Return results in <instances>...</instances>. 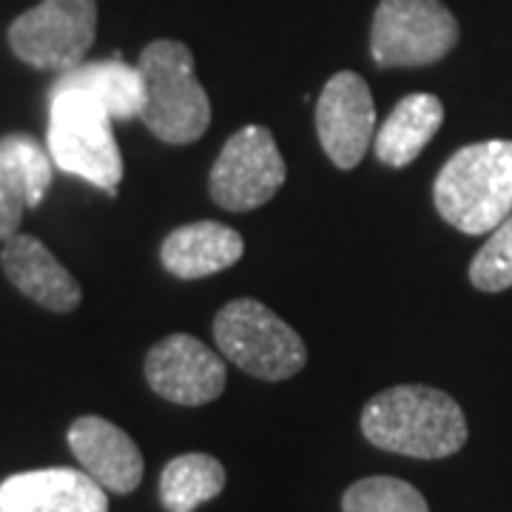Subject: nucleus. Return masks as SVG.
Segmentation results:
<instances>
[{"label": "nucleus", "mask_w": 512, "mask_h": 512, "mask_svg": "<svg viewBox=\"0 0 512 512\" xmlns=\"http://www.w3.org/2000/svg\"><path fill=\"white\" fill-rule=\"evenodd\" d=\"M362 433L379 450L410 458H447L467 441V419L453 396L424 384H399L367 402Z\"/></svg>", "instance_id": "1"}, {"label": "nucleus", "mask_w": 512, "mask_h": 512, "mask_svg": "<svg viewBox=\"0 0 512 512\" xmlns=\"http://www.w3.org/2000/svg\"><path fill=\"white\" fill-rule=\"evenodd\" d=\"M433 202L461 234H490L512 214V140L456 151L436 177Z\"/></svg>", "instance_id": "2"}, {"label": "nucleus", "mask_w": 512, "mask_h": 512, "mask_svg": "<svg viewBox=\"0 0 512 512\" xmlns=\"http://www.w3.org/2000/svg\"><path fill=\"white\" fill-rule=\"evenodd\" d=\"M146 103L140 120L168 146L197 143L211 126V103L194 72V55L177 40H154L137 60Z\"/></svg>", "instance_id": "3"}, {"label": "nucleus", "mask_w": 512, "mask_h": 512, "mask_svg": "<svg viewBox=\"0 0 512 512\" xmlns=\"http://www.w3.org/2000/svg\"><path fill=\"white\" fill-rule=\"evenodd\" d=\"M111 120L109 111L80 89L49 92L46 151L52 163L114 197L123 180V154L114 140Z\"/></svg>", "instance_id": "4"}, {"label": "nucleus", "mask_w": 512, "mask_h": 512, "mask_svg": "<svg viewBox=\"0 0 512 512\" xmlns=\"http://www.w3.org/2000/svg\"><path fill=\"white\" fill-rule=\"evenodd\" d=\"M220 353L248 376L285 382L308 362L302 336L256 299H234L214 319Z\"/></svg>", "instance_id": "5"}, {"label": "nucleus", "mask_w": 512, "mask_h": 512, "mask_svg": "<svg viewBox=\"0 0 512 512\" xmlns=\"http://www.w3.org/2000/svg\"><path fill=\"white\" fill-rule=\"evenodd\" d=\"M458 43V23L441 0H382L373 15L370 55L379 69L439 63Z\"/></svg>", "instance_id": "6"}, {"label": "nucleus", "mask_w": 512, "mask_h": 512, "mask_svg": "<svg viewBox=\"0 0 512 512\" xmlns=\"http://www.w3.org/2000/svg\"><path fill=\"white\" fill-rule=\"evenodd\" d=\"M97 35V0H43L23 12L12 29V52L46 72H69L83 63Z\"/></svg>", "instance_id": "7"}, {"label": "nucleus", "mask_w": 512, "mask_h": 512, "mask_svg": "<svg viewBox=\"0 0 512 512\" xmlns=\"http://www.w3.org/2000/svg\"><path fill=\"white\" fill-rule=\"evenodd\" d=\"M285 160L265 126H245L222 146L208 177L211 200L225 211H254L285 183Z\"/></svg>", "instance_id": "8"}, {"label": "nucleus", "mask_w": 512, "mask_h": 512, "mask_svg": "<svg viewBox=\"0 0 512 512\" xmlns=\"http://www.w3.org/2000/svg\"><path fill=\"white\" fill-rule=\"evenodd\" d=\"M146 379L168 402L200 407L220 399L228 373L220 353L188 333H171L148 350Z\"/></svg>", "instance_id": "9"}, {"label": "nucleus", "mask_w": 512, "mask_h": 512, "mask_svg": "<svg viewBox=\"0 0 512 512\" xmlns=\"http://www.w3.org/2000/svg\"><path fill=\"white\" fill-rule=\"evenodd\" d=\"M376 106L367 83L353 72H339L325 83L316 103V131L330 163L356 168L376 137Z\"/></svg>", "instance_id": "10"}, {"label": "nucleus", "mask_w": 512, "mask_h": 512, "mask_svg": "<svg viewBox=\"0 0 512 512\" xmlns=\"http://www.w3.org/2000/svg\"><path fill=\"white\" fill-rule=\"evenodd\" d=\"M69 447L83 473H89L106 493L126 495L140 487L146 470L143 453L117 424L100 416H83L69 427Z\"/></svg>", "instance_id": "11"}, {"label": "nucleus", "mask_w": 512, "mask_h": 512, "mask_svg": "<svg viewBox=\"0 0 512 512\" xmlns=\"http://www.w3.org/2000/svg\"><path fill=\"white\" fill-rule=\"evenodd\" d=\"M0 512H109V495L83 470H32L0 484Z\"/></svg>", "instance_id": "12"}, {"label": "nucleus", "mask_w": 512, "mask_h": 512, "mask_svg": "<svg viewBox=\"0 0 512 512\" xmlns=\"http://www.w3.org/2000/svg\"><path fill=\"white\" fill-rule=\"evenodd\" d=\"M52 157L29 134L0 137V239L18 234L23 214L37 208L52 185Z\"/></svg>", "instance_id": "13"}, {"label": "nucleus", "mask_w": 512, "mask_h": 512, "mask_svg": "<svg viewBox=\"0 0 512 512\" xmlns=\"http://www.w3.org/2000/svg\"><path fill=\"white\" fill-rule=\"evenodd\" d=\"M0 265H3V274L9 276V282L20 293H26L32 302L49 311L69 313L83 299L77 279L57 262L55 254L37 237L15 234L6 239Z\"/></svg>", "instance_id": "14"}, {"label": "nucleus", "mask_w": 512, "mask_h": 512, "mask_svg": "<svg viewBox=\"0 0 512 512\" xmlns=\"http://www.w3.org/2000/svg\"><path fill=\"white\" fill-rule=\"evenodd\" d=\"M245 251L239 231L222 222H191L165 237L160 262L177 279H202L237 265Z\"/></svg>", "instance_id": "15"}, {"label": "nucleus", "mask_w": 512, "mask_h": 512, "mask_svg": "<svg viewBox=\"0 0 512 512\" xmlns=\"http://www.w3.org/2000/svg\"><path fill=\"white\" fill-rule=\"evenodd\" d=\"M444 123V106L436 94H407L396 103L390 117L376 128L373 151L387 168L410 165L427 143L439 134Z\"/></svg>", "instance_id": "16"}, {"label": "nucleus", "mask_w": 512, "mask_h": 512, "mask_svg": "<svg viewBox=\"0 0 512 512\" xmlns=\"http://www.w3.org/2000/svg\"><path fill=\"white\" fill-rule=\"evenodd\" d=\"M52 89H80V92L94 97L114 120L140 117L143 103H146L143 77L134 66L123 63L120 55H114L111 60H100V63L74 66V69L57 77Z\"/></svg>", "instance_id": "17"}, {"label": "nucleus", "mask_w": 512, "mask_h": 512, "mask_svg": "<svg viewBox=\"0 0 512 512\" xmlns=\"http://www.w3.org/2000/svg\"><path fill=\"white\" fill-rule=\"evenodd\" d=\"M225 467L208 453L171 458L160 476V501L168 512H194L225 490Z\"/></svg>", "instance_id": "18"}, {"label": "nucleus", "mask_w": 512, "mask_h": 512, "mask_svg": "<svg viewBox=\"0 0 512 512\" xmlns=\"http://www.w3.org/2000/svg\"><path fill=\"white\" fill-rule=\"evenodd\" d=\"M342 512H430L424 495L402 478L370 476L348 487Z\"/></svg>", "instance_id": "19"}, {"label": "nucleus", "mask_w": 512, "mask_h": 512, "mask_svg": "<svg viewBox=\"0 0 512 512\" xmlns=\"http://www.w3.org/2000/svg\"><path fill=\"white\" fill-rule=\"evenodd\" d=\"M470 282L478 291L501 293L512 288V214L501 222L470 262Z\"/></svg>", "instance_id": "20"}]
</instances>
